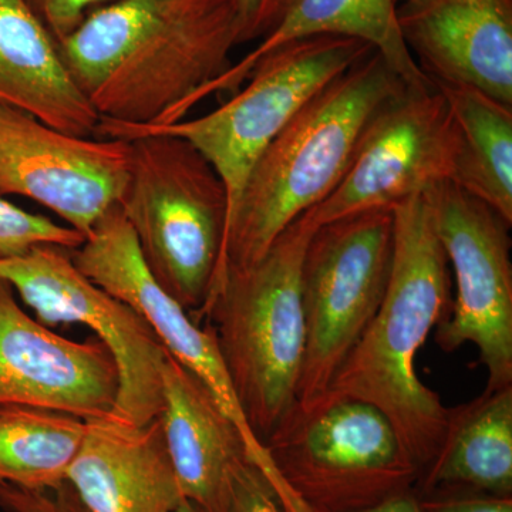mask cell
Returning a JSON list of instances; mask_svg holds the SVG:
<instances>
[{"label": "cell", "instance_id": "cell-27", "mask_svg": "<svg viewBox=\"0 0 512 512\" xmlns=\"http://www.w3.org/2000/svg\"><path fill=\"white\" fill-rule=\"evenodd\" d=\"M295 0H238L237 46L265 39L279 25Z\"/></svg>", "mask_w": 512, "mask_h": 512}, {"label": "cell", "instance_id": "cell-3", "mask_svg": "<svg viewBox=\"0 0 512 512\" xmlns=\"http://www.w3.org/2000/svg\"><path fill=\"white\" fill-rule=\"evenodd\" d=\"M318 225L296 218L255 264L214 282L195 322L210 326L249 427L262 443L295 406L306 350L302 265Z\"/></svg>", "mask_w": 512, "mask_h": 512}, {"label": "cell", "instance_id": "cell-15", "mask_svg": "<svg viewBox=\"0 0 512 512\" xmlns=\"http://www.w3.org/2000/svg\"><path fill=\"white\" fill-rule=\"evenodd\" d=\"M397 22L431 82L473 87L512 106V0H403Z\"/></svg>", "mask_w": 512, "mask_h": 512}, {"label": "cell", "instance_id": "cell-8", "mask_svg": "<svg viewBox=\"0 0 512 512\" xmlns=\"http://www.w3.org/2000/svg\"><path fill=\"white\" fill-rule=\"evenodd\" d=\"M393 251V208L357 212L313 232L302 265L306 350L299 409L328 393L375 318L389 285Z\"/></svg>", "mask_w": 512, "mask_h": 512}, {"label": "cell", "instance_id": "cell-28", "mask_svg": "<svg viewBox=\"0 0 512 512\" xmlns=\"http://www.w3.org/2000/svg\"><path fill=\"white\" fill-rule=\"evenodd\" d=\"M57 40L72 32L87 13L111 0H28Z\"/></svg>", "mask_w": 512, "mask_h": 512}, {"label": "cell", "instance_id": "cell-6", "mask_svg": "<svg viewBox=\"0 0 512 512\" xmlns=\"http://www.w3.org/2000/svg\"><path fill=\"white\" fill-rule=\"evenodd\" d=\"M266 450L279 476L313 512H357L414 490L420 471L373 404L323 396L293 406Z\"/></svg>", "mask_w": 512, "mask_h": 512}, {"label": "cell", "instance_id": "cell-7", "mask_svg": "<svg viewBox=\"0 0 512 512\" xmlns=\"http://www.w3.org/2000/svg\"><path fill=\"white\" fill-rule=\"evenodd\" d=\"M238 0H158L140 35L86 94L104 123L154 126L185 107L231 66Z\"/></svg>", "mask_w": 512, "mask_h": 512}, {"label": "cell", "instance_id": "cell-25", "mask_svg": "<svg viewBox=\"0 0 512 512\" xmlns=\"http://www.w3.org/2000/svg\"><path fill=\"white\" fill-rule=\"evenodd\" d=\"M225 512H284L264 474L242 461L235 468Z\"/></svg>", "mask_w": 512, "mask_h": 512}, {"label": "cell", "instance_id": "cell-9", "mask_svg": "<svg viewBox=\"0 0 512 512\" xmlns=\"http://www.w3.org/2000/svg\"><path fill=\"white\" fill-rule=\"evenodd\" d=\"M0 279L47 325L82 323L109 349L119 372L114 419L147 426L163 412L167 350L150 322L126 302L90 281L70 249L39 245L16 258H0Z\"/></svg>", "mask_w": 512, "mask_h": 512}, {"label": "cell", "instance_id": "cell-20", "mask_svg": "<svg viewBox=\"0 0 512 512\" xmlns=\"http://www.w3.org/2000/svg\"><path fill=\"white\" fill-rule=\"evenodd\" d=\"M441 488L512 497V386L450 409L439 453L414 491Z\"/></svg>", "mask_w": 512, "mask_h": 512}, {"label": "cell", "instance_id": "cell-12", "mask_svg": "<svg viewBox=\"0 0 512 512\" xmlns=\"http://www.w3.org/2000/svg\"><path fill=\"white\" fill-rule=\"evenodd\" d=\"M458 134L443 92L406 86L380 107L357 141L348 170L335 190L308 211L318 227L380 208L451 183Z\"/></svg>", "mask_w": 512, "mask_h": 512}, {"label": "cell", "instance_id": "cell-23", "mask_svg": "<svg viewBox=\"0 0 512 512\" xmlns=\"http://www.w3.org/2000/svg\"><path fill=\"white\" fill-rule=\"evenodd\" d=\"M84 239L86 237L76 229L22 210L0 197V258L25 255L39 245H56L74 251Z\"/></svg>", "mask_w": 512, "mask_h": 512}, {"label": "cell", "instance_id": "cell-10", "mask_svg": "<svg viewBox=\"0 0 512 512\" xmlns=\"http://www.w3.org/2000/svg\"><path fill=\"white\" fill-rule=\"evenodd\" d=\"M424 195L456 285L450 313L436 326V343L446 353L473 343L487 369L485 390L510 387L511 225L453 183L436 185Z\"/></svg>", "mask_w": 512, "mask_h": 512}, {"label": "cell", "instance_id": "cell-18", "mask_svg": "<svg viewBox=\"0 0 512 512\" xmlns=\"http://www.w3.org/2000/svg\"><path fill=\"white\" fill-rule=\"evenodd\" d=\"M0 104L73 136L96 137L99 128V114L28 0H0Z\"/></svg>", "mask_w": 512, "mask_h": 512}, {"label": "cell", "instance_id": "cell-13", "mask_svg": "<svg viewBox=\"0 0 512 512\" xmlns=\"http://www.w3.org/2000/svg\"><path fill=\"white\" fill-rule=\"evenodd\" d=\"M130 164V141L73 136L0 104V197L29 198L84 237L119 204Z\"/></svg>", "mask_w": 512, "mask_h": 512}, {"label": "cell", "instance_id": "cell-2", "mask_svg": "<svg viewBox=\"0 0 512 512\" xmlns=\"http://www.w3.org/2000/svg\"><path fill=\"white\" fill-rule=\"evenodd\" d=\"M404 87L373 50L298 111L248 175L211 286L228 269L255 264L296 218L329 197L366 124Z\"/></svg>", "mask_w": 512, "mask_h": 512}, {"label": "cell", "instance_id": "cell-4", "mask_svg": "<svg viewBox=\"0 0 512 512\" xmlns=\"http://www.w3.org/2000/svg\"><path fill=\"white\" fill-rule=\"evenodd\" d=\"M128 141L130 175L121 211L157 284L195 316L220 264L227 188L207 158L184 138L144 134Z\"/></svg>", "mask_w": 512, "mask_h": 512}, {"label": "cell", "instance_id": "cell-16", "mask_svg": "<svg viewBox=\"0 0 512 512\" xmlns=\"http://www.w3.org/2000/svg\"><path fill=\"white\" fill-rule=\"evenodd\" d=\"M66 481L90 512H173L184 498L160 417L143 427L87 420Z\"/></svg>", "mask_w": 512, "mask_h": 512}, {"label": "cell", "instance_id": "cell-21", "mask_svg": "<svg viewBox=\"0 0 512 512\" xmlns=\"http://www.w3.org/2000/svg\"><path fill=\"white\" fill-rule=\"evenodd\" d=\"M434 84L446 97L457 128L451 183L512 225V106L473 87Z\"/></svg>", "mask_w": 512, "mask_h": 512}, {"label": "cell", "instance_id": "cell-5", "mask_svg": "<svg viewBox=\"0 0 512 512\" xmlns=\"http://www.w3.org/2000/svg\"><path fill=\"white\" fill-rule=\"evenodd\" d=\"M370 52L372 47L350 37L293 40L261 57L231 99L211 113L154 126L100 121L96 137L128 141L144 134H168L184 138L220 175L227 188L229 221L266 147L322 87Z\"/></svg>", "mask_w": 512, "mask_h": 512}, {"label": "cell", "instance_id": "cell-14", "mask_svg": "<svg viewBox=\"0 0 512 512\" xmlns=\"http://www.w3.org/2000/svg\"><path fill=\"white\" fill-rule=\"evenodd\" d=\"M119 372L100 342L79 343L30 318L0 279V406L35 407L84 421L113 413Z\"/></svg>", "mask_w": 512, "mask_h": 512}, {"label": "cell", "instance_id": "cell-24", "mask_svg": "<svg viewBox=\"0 0 512 512\" xmlns=\"http://www.w3.org/2000/svg\"><path fill=\"white\" fill-rule=\"evenodd\" d=\"M0 508L6 512H90L67 481L55 490H28L0 481Z\"/></svg>", "mask_w": 512, "mask_h": 512}, {"label": "cell", "instance_id": "cell-17", "mask_svg": "<svg viewBox=\"0 0 512 512\" xmlns=\"http://www.w3.org/2000/svg\"><path fill=\"white\" fill-rule=\"evenodd\" d=\"M163 400L165 446L181 493L204 512H225L235 468L248 460L242 434L207 387L170 353L163 366Z\"/></svg>", "mask_w": 512, "mask_h": 512}, {"label": "cell", "instance_id": "cell-31", "mask_svg": "<svg viewBox=\"0 0 512 512\" xmlns=\"http://www.w3.org/2000/svg\"><path fill=\"white\" fill-rule=\"evenodd\" d=\"M397 3L403 2V0H396Z\"/></svg>", "mask_w": 512, "mask_h": 512}, {"label": "cell", "instance_id": "cell-30", "mask_svg": "<svg viewBox=\"0 0 512 512\" xmlns=\"http://www.w3.org/2000/svg\"><path fill=\"white\" fill-rule=\"evenodd\" d=\"M173 512H204L201 507H198L197 504L192 503V501L187 500V498H183L180 501V504L174 508Z\"/></svg>", "mask_w": 512, "mask_h": 512}, {"label": "cell", "instance_id": "cell-26", "mask_svg": "<svg viewBox=\"0 0 512 512\" xmlns=\"http://www.w3.org/2000/svg\"><path fill=\"white\" fill-rule=\"evenodd\" d=\"M417 497L421 512H512V497H497L464 488H441L417 494Z\"/></svg>", "mask_w": 512, "mask_h": 512}, {"label": "cell", "instance_id": "cell-19", "mask_svg": "<svg viewBox=\"0 0 512 512\" xmlns=\"http://www.w3.org/2000/svg\"><path fill=\"white\" fill-rule=\"evenodd\" d=\"M397 5L396 0H295L279 25L244 59L231 64L218 79L195 94L187 109H195L212 94L237 92L261 57L293 40L313 36L360 40L379 53L406 86H433L404 43Z\"/></svg>", "mask_w": 512, "mask_h": 512}, {"label": "cell", "instance_id": "cell-29", "mask_svg": "<svg viewBox=\"0 0 512 512\" xmlns=\"http://www.w3.org/2000/svg\"><path fill=\"white\" fill-rule=\"evenodd\" d=\"M357 512H421V508L416 491L410 490L406 493L393 495V497L387 498L375 507Z\"/></svg>", "mask_w": 512, "mask_h": 512}, {"label": "cell", "instance_id": "cell-22", "mask_svg": "<svg viewBox=\"0 0 512 512\" xmlns=\"http://www.w3.org/2000/svg\"><path fill=\"white\" fill-rule=\"evenodd\" d=\"M86 421L35 407L0 406V481L55 490L82 446Z\"/></svg>", "mask_w": 512, "mask_h": 512}, {"label": "cell", "instance_id": "cell-1", "mask_svg": "<svg viewBox=\"0 0 512 512\" xmlns=\"http://www.w3.org/2000/svg\"><path fill=\"white\" fill-rule=\"evenodd\" d=\"M393 212V264L382 305L325 396L377 407L421 476L439 453L450 409L417 376L416 357L450 313L451 271L426 195L400 202Z\"/></svg>", "mask_w": 512, "mask_h": 512}, {"label": "cell", "instance_id": "cell-11", "mask_svg": "<svg viewBox=\"0 0 512 512\" xmlns=\"http://www.w3.org/2000/svg\"><path fill=\"white\" fill-rule=\"evenodd\" d=\"M72 258L90 281L141 313L156 330L165 350L207 387L221 412L242 434L249 463L264 474L282 510L311 512L279 476L265 444L249 427L214 332L207 325L201 328L157 284L119 204L94 225L83 244L72 251Z\"/></svg>", "mask_w": 512, "mask_h": 512}]
</instances>
